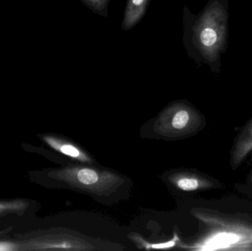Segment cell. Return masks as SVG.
Here are the masks:
<instances>
[{"mask_svg":"<svg viewBox=\"0 0 252 251\" xmlns=\"http://www.w3.org/2000/svg\"><path fill=\"white\" fill-rule=\"evenodd\" d=\"M198 218L208 227L199 249L206 251H252V218L214 212Z\"/></svg>","mask_w":252,"mask_h":251,"instance_id":"cell-1","label":"cell"},{"mask_svg":"<svg viewBox=\"0 0 252 251\" xmlns=\"http://www.w3.org/2000/svg\"><path fill=\"white\" fill-rule=\"evenodd\" d=\"M38 203L25 197L0 198V229L10 226L14 220L30 219L37 211Z\"/></svg>","mask_w":252,"mask_h":251,"instance_id":"cell-2","label":"cell"},{"mask_svg":"<svg viewBox=\"0 0 252 251\" xmlns=\"http://www.w3.org/2000/svg\"><path fill=\"white\" fill-rule=\"evenodd\" d=\"M252 151V117L235 139L231 150L230 165L236 169Z\"/></svg>","mask_w":252,"mask_h":251,"instance_id":"cell-3","label":"cell"},{"mask_svg":"<svg viewBox=\"0 0 252 251\" xmlns=\"http://www.w3.org/2000/svg\"><path fill=\"white\" fill-rule=\"evenodd\" d=\"M151 0H127L121 28L125 31L133 29L141 22Z\"/></svg>","mask_w":252,"mask_h":251,"instance_id":"cell-4","label":"cell"},{"mask_svg":"<svg viewBox=\"0 0 252 251\" xmlns=\"http://www.w3.org/2000/svg\"><path fill=\"white\" fill-rule=\"evenodd\" d=\"M37 137L44 144L55 151L74 159H80L81 161L87 160V157L84 156V153H81V150L72 144L66 142L62 139L48 134H40Z\"/></svg>","mask_w":252,"mask_h":251,"instance_id":"cell-5","label":"cell"},{"mask_svg":"<svg viewBox=\"0 0 252 251\" xmlns=\"http://www.w3.org/2000/svg\"><path fill=\"white\" fill-rule=\"evenodd\" d=\"M176 185L183 191L192 192L213 188L214 184L210 180L196 175H185L176 181Z\"/></svg>","mask_w":252,"mask_h":251,"instance_id":"cell-6","label":"cell"},{"mask_svg":"<svg viewBox=\"0 0 252 251\" xmlns=\"http://www.w3.org/2000/svg\"><path fill=\"white\" fill-rule=\"evenodd\" d=\"M90 10L103 17L109 16V6L111 0H79Z\"/></svg>","mask_w":252,"mask_h":251,"instance_id":"cell-7","label":"cell"},{"mask_svg":"<svg viewBox=\"0 0 252 251\" xmlns=\"http://www.w3.org/2000/svg\"><path fill=\"white\" fill-rule=\"evenodd\" d=\"M199 41L205 47H211L217 41V33L211 28H205L199 34Z\"/></svg>","mask_w":252,"mask_h":251,"instance_id":"cell-8","label":"cell"},{"mask_svg":"<svg viewBox=\"0 0 252 251\" xmlns=\"http://www.w3.org/2000/svg\"><path fill=\"white\" fill-rule=\"evenodd\" d=\"M250 182L252 183V174L251 175V176H250Z\"/></svg>","mask_w":252,"mask_h":251,"instance_id":"cell-9","label":"cell"}]
</instances>
